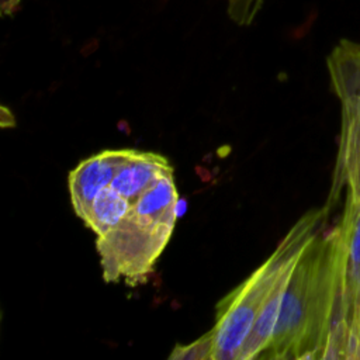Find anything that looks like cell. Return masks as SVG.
<instances>
[{"label": "cell", "mask_w": 360, "mask_h": 360, "mask_svg": "<svg viewBox=\"0 0 360 360\" xmlns=\"http://www.w3.org/2000/svg\"><path fill=\"white\" fill-rule=\"evenodd\" d=\"M132 205L134 204L108 184L100 190L93 200L84 224L97 236H103L124 221Z\"/></svg>", "instance_id": "ba28073f"}, {"label": "cell", "mask_w": 360, "mask_h": 360, "mask_svg": "<svg viewBox=\"0 0 360 360\" xmlns=\"http://www.w3.org/2000/svg\"><path fill=\"white\" fill-rule=\"evenodd\" d=\"M214 352V342L211 332L208 330L204 336L198 338L190 345L176 346L170 353L169 359H212Z\"/></svg>", "instance_id": "30bf717a"}, {"label": "cell", "mask_w": 360, "mask_h": 360, "mask_svg": "<svg viewBox=\"0 0 360 360\" xmlns=\"http://www.w3.org/2000/svg\"><path fill=\"white\" fill-rule=\"evenodd\" d=\"M345 360H360V287H359L352 325L349 330Z\"/></svg>", "instance_id": "8fae6325"}, {"label": "cell", "mask_w": 360, "mask_h": 360, "mask_svg": "<svg viewBox=\"0 0 360 360\" xmlns=\"http://www.w3.org/2000/svg\"><path fill=\"white\" fill-rule=\"evenodd\" d=\"M330 87L340 104V132L326 205L332 210L346 197L360 198V42L342 38L329 52Z\"/></svg>", "instance_id": "277c9868"}, {"label": "cell", "mask_w": 360, "mask_h": 360, "mask_svg": "<svg viewBox=\"0 0 360 360\" xmlns=\"http://www.w3.org/2000/svg\"><path fill=\"white\" fill-rule=\"evenodd\" d=\"M266 0H226V14L239 27H249L262 11Z\"/></svg>", "instance_id": "9c48e42d"}, {"label": "cell", "mask_w": 360, "mask_h": 360, "mask_svg": "<svg viewBox=\"0 0 360 360\" xmlns=\"http://www.w3.org/2000/svg\"><path fill=\"white\" fill-rule=\"evenodd\" d=\"M132 149H107L80 162L68 177L70 201L76 215L84 222L96 195L111 184L115 173Z\"/></svg>", "instance_id": "8992f818"}, {"label": "cell", "mask_w": 360, "mask_h": 360, "mask_svg": "<svg viewBox=\"0 0 360 360\" xmlns=\"http://www.w3.org/2000/svg\"><path fill=\"white\" fill-rule=\"evenodd\" d=\"M328 205L305 212L287 232L276 250L245 281L225 295L215 308L211 328L214 360H238L274 283L294 263L305 246L325 228L330 214Z\"/></svg>", "instance_id": "3957f363"}, {"label": "cell", "mask_w": 360, "mask_h": 360, "mask_svg": "<svg viewBox=\"0 0 360 360\" xmlns=\"http://www.w3.org/2000/svg\"><path fill=\"white\" fill-rule=\"evenodd\" d=\"M170 173H173V169L165 156L132 149L110 186L131 204H135L149 187Z\"/></svg>", "instance_id": "52a82bcc"}, {"label": "cell", "mask_w": 360, "mask_h": 360, "mask_svg": "<svg viewBox=\"0 0 360 360\" xmlns=\"http://www.w3.org/2000/svg\"><path fill=\"white\" fill-rule=\"evenodd\" d=\"M179 202L173 173L163 176L132 205L124 221L97 238L103 278L135 284L152 271L167 245Z\"/></svg>", "instance_id": "7a4b0ae2"}, {"label": "cell", "mask_w": 360, "mask_h": 360, "mask_svg": "<svg viewBox=\"0 0 360 360\" xmlns=\"http://www.w3.org/2000/svg\"><path fill=\"white\" fill-rule=\"evenodd\" d=\"M335 239L333 301L323 360H345L347 338L360 287V198L346 197L332 226Z\"/></svg>", "instance_id": "5b68a950"}, {"label": "cell", "mask_w": 360, "mask_h": 360, "mask_svg": "<svg viewBox=\"0 0 360 360\" xmlns=\"http://www.w3.org/2000/svg\"><path fill=\"white\" fill-rule=\"evenodd\" d=\"M335 239L322 229L290 276L266 359L323 360L333 301Z\"/></svg>", "instance_id": "6da1fadb"}]
</instances>
